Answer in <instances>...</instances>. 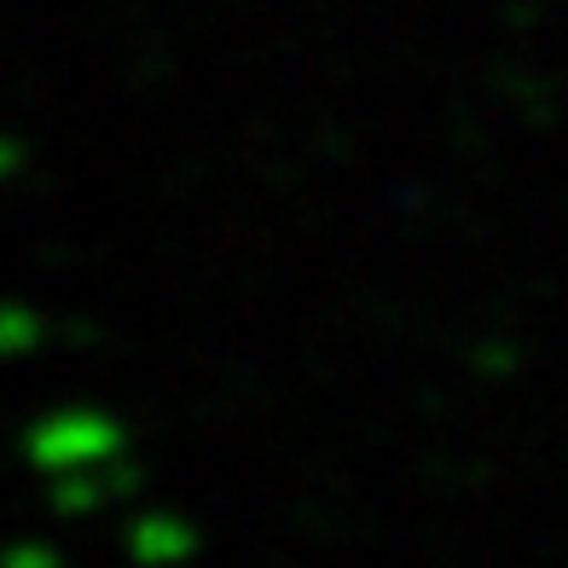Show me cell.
<instances>
[{
  "instance_id": "3",
  "label": "cell",
  "mask_w": 568,
  "mask_h": 568,
  "mask_svg": "<svg viewBox=\"0 0 568 568\" xmlns=\"http://www.w3.org/2000/svg\"><path fill=\"white\" fill-rule=\"evenodd\" d=\"M111 494V476H105V464H93V470H64V476H47V505H53L59 516H88L99 510Z\"/></svg>"
},
{
  "instance_id": "5",
  "label": "cell",
  "mask_w": 568,
  "mask_h": 568,
  "mask_svg": "<svg viewBox=\"0 0 568 568\" xmlns=\"http://www.w3.org/2000/svg\"><path fill=\"white\" fill-rule=\"evenodd\" d=\"M7 568H59V551L47 539H18L7 551Z\"/></svg>"
},
{
  "instance_id": "6",
  "label": "cell",
  "mask_w": 568,
  "mask_h": 568,
  "mask_svg": "<svg viewBox=\"0 0 568 568\" xmlns=\"http://www.w3.org/2000/svg\"><path fill=\"white\" fill-rule=\"evenodd\" d=\"M0 169L18 174V169H23V151H18V145H7V151H0Z\"/></svg>"
},
{
  "instance_id": "4",
  "label": "cell",
  "mask_w": 568,
  "mask_h": 568,
  "mask_svg": "<svg viewBox=\"0 0 568 568\" xmlns=\"http://www.w3.org/2000/svg\"><path fill=\"white\" fill-rule=\"evenodd\" d=\"M41 337H47V325L36 320V307L30 302H7V314H0V348H7V354H30Z\"/></svg>"
},
{
  "instance_id": "2",
  "label": "cell",
  "mask_w": 568,
  "mask_h": 568,
  "mask_svg": "<svg viewBox=\"0 0 568 568\" xmlns=\"http://www.w3.org/2000/svg\"><path fill=\"white\" fill-rule=\"evenodd\" d=\"M122 546H128V557H134L140 568H180L197 551V528L186 523V516H174V510H140L134 523H128Z\"/></svg>"
},
{
  "instance_id": "1",
  "label": "cell",
  "mask_w": 568,
  "mask_h": 568,
  "mask_svg": "<svg viewBox=\"0 0 568 568\" xmlns=\"http://www.w3.org/2000/svg\"><path fill=\"white\" fill-rule=\"evenodd\" d=\"M122 424L111 412H93V406H59L36 418L23 429V458L36 464L41 476H64V470H93V464H111L122 458Z\"/></svg>"
}]
</instances>
